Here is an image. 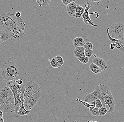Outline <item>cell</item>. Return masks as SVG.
<instances>
[{"mask_svg": "<svg viewBox=\"0 0 124 122\" xmlns=\"http://www.w3.org/2000/svg\"><path fill=\"white\" fill-rule=\"evenodd\" d=\"M85 49L83 47H76L74 50L73 52L75 57L78 58V57L85 56V54H84Z\"/></svg>", "mask_w": 124, "mask_h": 122, "instance_id": "15", "label": "cell"}, {"mask_svg": "<svg viewBox=\"0 0 124 122\" xmlns=\"http://www.w3.org/2000/svg\"><path fill=\"white\" fill-rule=\"evenodd\" d=\"M56 60L58 62V64L62 66L64 63V60L62 57L60 56H58L55 57Z\"/></svg>", "mask_w": 124, "mask_h": 122, "instance_id": "25", "label": "cell"}, {"mask_svg": "<svg viewBox=\"0 0 124 122\" xmlns=\"http://www.w3.org/2000/svg\"><path fill=\"white\" fill-rule=\"evenodd\" d=\"M77 101H79L80 102L82 103L85 107L86 108H89V107L91 106H94L95 105H91L90 103H88V102H86L84 101H82L81 99H79V98H78L77 99H76Z\"/></svg>", "mask_w": 124, "mask_h": 122, "instance_id": "27", "label": "cell"}, {"mask_svg": "<svg viewBox=\"0 0 124 122\" xmlns=\"http://www.w3.org/2000/svg\"><path fill=\"white\" fill-rule=\"evenodd\" d=\"M108 33L112 38L120 39L124 38V24L123 22H118L109 27Z\"/></svg>", "mask_w": 124, "mask_h": 122, "instance_id": "4", "label": "cell"}, {"mask_svg": "<svg viewBox=\"0 0 124 122\" xmlns=\"http://www.w3.org/2000/svg\"><path fill=\"white\" fill-rule=\"evenodd\" d=\"M94 121H93V120H90V121H87V122H93Z\"/></svg>", "mask_w": 124, "mask_h": 122, "instance_id": "40", "label": "cell"}, {"mask_svg": "<svg viewBox=\"0 0 124 122\" xmlns=\"http://www.w3.org/2000/svg\"><path fill=\"white\" fill-rule=\"evenodd\" d=\"M1 73L4 79L8 81L15 80L19 73V69L14 61H8L1 66Z\"/></svg>", "mask_w": 124, "mask_h": 122, "instance_id": "3", "label": "cell"}, {"mask_svg": "<svg viewBox=\"0 0 124 122\" xmlns=\"http://www.w3.org/2000/svg\"><path fill=\"white\" fill-rule=\"evenodd\" d=\"M51 0H43L42 5L47 6L50 4Z\"/></svg>", "mask_w": 124, "mask_h": 122, "instance_id": "31", "label": "cell"}, {"mask_svg": "<svg viewBox=\"0 0 124 122\" xmlns=\"http://www.w3.org/2000/svg\"><path fill=\"white\" fill-rule=\"evenodd\" d=\"M110 90V89L108 86L100 84L95 88L93 92L84 96L81 100L89 103L94 101L96 99H100L102 103L103 107H105L106 105L103 101V97L107 92Z\"/></svg>", "mask_w": 124, "mask_h": 122, "instance_id": "2", "label": "cell"}, {"mask_svg": "<svg viewBox=\"0 0 124 122\" xmlns=\"http://www.w3.org/2000/svg\"><path fill=\"white\" fill-rule=\"evenodd\" d=\"M10 39V35L8 31L0 25V45L5 41Z\"/></svg>", "mask_w": 124, "mask_h": 122, "instance_id": "13", "label": "cell"}, {"mask_svg": "<svg viewBox=\"0 0 124 122\" xmlns=\"http://www.w3.org/2000/svg\"><path fill=\"white\" fill-rule=\"evenodd\" d=\"M95 102V107L98 109L100 108L101 107H103L102 103L100 99H97L94 101Z\"/></svg>", "mask_w": 124, "mask_h": 122, "instance_id": "28", "label": "cell"}, {"mask_svg": "<svg viewBox=\"0 0 124 122\" xmlns=\"http://www.w3.org/2000/svg\"><path fill=\"white\" fill-rule=\"evenodd\" d=\"M84 11L85 9L83 7L79 5H77L75 11V17L76 18H81V16L84 12Z\"/></svg>", "mask_w": 124, "mask_h": 122, "instance_id": "17", "label": "cell"}, {"mask_svg": "<svg viewBox=\"0 0 124 122\" xmlns=\"http://www.w3.org/2000/svg\"><path fill=\"white\" fill-rule=\"evenodd\" d=\"M41 96V92L39 91L23 99L24 107L25 109L27 111H31L38 102Z\"/></svg>", "mask_w": 124, "mask_h": 122, "instance_id": "5", "label": "cell"}, {"mask_svg": "<svg viewBox=\"0 0 124 122\" xmlns=\"http://www.w3.org/2000/svg\"><path fill=\"white\" fill-rule=\"evenodd\" d=\"M0 25L8 31L12 41H17L24 35L25 24L20 17H17L15 14L7 13L0 15Z\"/></svg>", "mask_w": 124, "mask_h": 122, "instance_id": "1", "label": "cell"}, {"mask_svg": "<svg viewBox=\"0 0 124 122\" xmlns=\"http://www.w3.org/2000/svg\"><path fill=\"white\" fill-rule=\"evenodd\" d=\"M24 85L25 91L23 95V99L41 91L39 85L33 81H28Z\"/></svg>", "mask_w": 124, "mask_h": 122, "instance_id": "6", "label": "cell"}, {"mask_svg": "<svg viewBox=\"0 0 124 122\" xmlns=\"http://www.w3.org/2000/svg\"><path fill=\"white\" fill-rule=\"evenodd\" d=\"M76 7V4L74 2H72L67 5V11L70 17H75V11Z\"/></svg>", "mask_w": 124, "mask_h": 122, "instance_id": "14", "label": "cell"}, {"mask_svg": "<svg viewBox=\"0 0 124 122\" xmlns=\"http://www.w3.org/2000/svg\"><path fill=\"white\" fill-rule=\"evenodd\" d=\"M63 3L65 5L67 6L69 4L72 3V2H74L76 0H61Z\"/></svg>", "mask_w": 124, "mask_h": 122, "instance_id": "30", "label": "cell"}, {"mask_svg": "<svg viewBox=\"0 0 124 122\" xmlns=\"http://www.w3.org/2000/svg\"><path fill=\"white\" fill-rule=\"evenodd\" d=\"M91 113L93 116H100L99 112V109L95 107L93 109Z\"/></svg>", "mask_w": 124, "mask_h": 122, "instance_id": "26", "label": "cell"}, {"mask_svg": "<svg viewBox=\"0 0 124 122\" xmlns=\"http://www.w3.org/2000/svg\"><path fill=\"white\" fill-rule=\"evenodd\" d=\"M95 107V106H91V107H89V110H90V112L91 113V111L93 110V109Z\"/></svg>", "mask_w": 124, "mask_h": 122, "instance_id": "35", "label": "cell"}, {"mask_svg": "<svg viewBox=\"0 0 124 122\" xmlns=\"http://www.w3.org/2000/svg\"><path fill=\"white\" fill-rule=\"evenodd\" d=\"M31 111H27L25 109L24 107L23 100H22L21 102V108L19 109L18 112L17 114L20 116H24L25 115H27L30 113Z\"/></svg>", "mask_w": 124, "mask_h": 122, "instance_id": "18", "label": "cell"}, {"mask_svg": "<svg viewBox=\"0 0 124 122\" xmlns=\"http://www.w3.org/2000/svg\"><path fill=\"white\" fill-rule=\"evenodd\" d=\"M21 13L20 12L18 11L16 13L15 15V16L17 17H19L21 16Z\"/></svg>", "mask_w": 124, "mask_h": 122, "instance_id": "32", "label": "cell"}, {"mask_svg": "<svg viewBox=\"0 0 124 122\" xmlns=\"http://www.w3.org/2000/svg\"><path fill=\"white\" fill-rule=\"evenodd\" d=\"M3 112L0 110V118H3Z\"/></svg>", "mask_w": 124, "mask_h": 122, "instance_id": "36", "label": "cell"}, {"mask_svg": "<svg viewBox=\"0 0 124 122\" xmlns=\"http://www.w3.org/2000/svg\"><path fill=\"white\" fill-rule=\"evenodd\" d=\"M78 60L84 64H86L89 62V58L86 57L84 56L78 58Z\"/></svg>", "mask_w": 124, "mask_h": 122, "instance_id": "21", "label": "cell"}, {"mask_svg": "<svg viewBox=\"0 0 124 122\" xmlns=\"http://www.w3.org/2000/svg\"><path fill=\"white\" fill-rule=\"evenodd\" d=\"M83 47L85 49H93V44L92 43L87 42L85 43V44L83 46Z\"/></svg>", "mask_w": 124, "mask_h": 122, "instance_id": "24", "label": "cell"}, {"mask_svg": "<svg viewBox=\"0 0 124 122\" xmlns=\"http://www.w3.org/2000/svg\"><path fill=\"white\" fill-rule=\"evenodd\" d=\"M116 47V44L115 43H111L110 45V49H114Z\"/></svg>", "mask_w": 124, "mask_h": 122, "instance_id": "33", "label": "cell"}, {"mask_svg": "<svg viewBox=\"0 0 124 122\" xmlns=\"http://www.w3.org/2000/svg\"><path fill=\"white\" fill-rule=\"evenodd\" d=\"M14 97L12 91L8 86L0 90V101Z\"/></svg>", "mask_w": 124, "mask_h": 122, "instance_id": "11", "label": "cell"}, {"mask_svg": "<svg viewBox=\"0 0 124 122\" xmlns=\"http://www.w3.org/2000/svg\"><path fill=\"white\" fill-rule=\"evenodd\" d=\"M4 120L3 118H0V122H4Z\"/></svg>", "mask_w": 124, "mask_h": 122, "instance_id": "38", "label": "cell"}, {"mask_svg": "<svg viewBox=\"0 0 124 122\" xmlns=\"http://www.w3.org/2000/svg\"><path fill=\"white\" fill-rule=\"evenodd\" d=\"M15 80L17 83L19 85H21L23 84V81L22 80V79H21V77L19 76H18L16 78Z\"/></svg>", "mask_w": 124, "mask_h": 122, "instance_id": "29", "label": "cell"}, {"mask_svg": "<svg viewBox=\"0 0 124 122\" xmlns=\"http://www.w3.org/2000/svg\"><path fill=\"white\" fill-rule=\"evenodd\" d=\"M36 0V2L38 4L42 3L43 0Z\"/></svg>", "mask_w": 124, "mask_h": 122, "instance_id": "34", "label": "cell"}, {"mask_svg": "<svg viewBox=\"0 0 124 122\" xmlns=\"http://www.w3.org/2000/svg\"><path fill=\"white\" fill-rule=\"evenodd\" d=\"M109 28H108L107 29V34L108 39L110 40L111 43H115L116 44V48L118 50L124 53V39L122 38L120 39L112 38L110 35L108 33Z\"/></svg>", "mask_w": 124, "mask_h": 122, "instance_id": "10", "label": "cell"}, {"mask_svg": "<svg viewBox=\"0 0 124 122\" xmlns=\"http://www.w3.org/2000/svg\"><path fill=\"white\" fill-rule=\"evenodd\" d=\"M93 63L100 68L101 71H105L108 68L106 61L100 57H95L92 59Z\"/></svg>", "mask_w": 124, "mask_h": 122, "instance_id": "12", "label": "cell"}, {"mask_svg": "<svg viewBox=\"0 0 124 122\" xmlns=\"http://www.w3.org/2000/svg\"><path fill=\"white\" fill-rule=\"evenodd\" d=\"M103 99L106 105H107L109 107L108 112H113L115 109V103L110 90L104 94L103 97Z\"/></svg>", "mask_w": 124, "mask_h": 122, "instance_id": "9", "label": "cell"}, {"mask_svg": "<svg viewBox=\"0 0 124 122\" xmlns=\"http://www.w3.org/2000/svg\"><path fill=\"white\" fill-rule=\"evenodd\" d=\"M90 70L93 73L95 74H98L101 73V70L100 68L93 63L91 64L89 66Z\"/></svg>", "mask_w": 124, "mask_h": 122, "instance_id": "19", "label": "cell"}, {"mask_svg": "<svg viewBox=\"0 0 124 122\" xmlns=\"http://www.w3.org/2000/svg\"><path fill=\"white\" fill-rule=\"evenodd\" d=\"M97 122V121H94V122Z\"/></svg>", "mask_w": 124, "mask_h": 122, "instance_id": "41", "label": "cell"}, {"mask_svg": "<svg viewBox=\"0 0 124 122\" xmlns=\"http://www.w3.org/2000/svg\"><path fill=\"white\" fill-rule=\"evenodd\" d=\"M93 53V49H85L84 50V54L86 57L90 58L92 56Z\"/></svg>", "mask_w": 124, "mask_h": 122, "instance_id": "22", "label": "cell"}, {"mask_svg": "<svg viewBox=\"0 0 124 122\" xmlns=\"http://www.w3.org/2000/svg\"><path fill=\"white\" fill-rule=\"evenodd\" d=\"M84 6L85 7V11L81 16V17L83 19L84 23L86 25H91L93 27H95L98 26L97 24H95L91 20L89 16V15L93 14V13H89V9L91 8V5L88 2H84Z\"/></svg>", "mask_w": 124, "mask_h": 122, "instance_id": "8", "label": "cell"}, {"mask_svg": "<svg viewBox=\"0 0 124 122\" xmlns=\"http://www.w3.org/2000/svg\"><path fill=\"white\" fill-rule=\"evenodd\" d=\"M39 6H40V7H41V6H42V4H39Z\"/></svg>", "mask_w": 124, "mask_h": 122, "instance_id": "39", "label": "cell"}, {"mask_svg": "<svg viewBox=\"0 0 124 122\" xmlns=\"http://www.w3.org/2000/svg\"><path fill=\"white\" fill-rule=\"evenodd\" d=\"M92 2H99L101 0H91Z\"/></svg>", "mask_w": 124, "mask_h": 122, "instance_id": "37", "label": "cell"}, {"mask_svg": "<svg viewBox=\"0 0 124 122\" xmlns=\"http://www.w3.org/2000/svg\"><path fill=\"white\" fill-rule=\"evenodd\" d=\"M99 112L100 116H103L106 114L108 112L107 109L105 107H102L99 109Z\"/></svg>", "mask_w": 124, "mask_h": 122, "instance_id": "23", "label": "cell"}, {"mask_svg": "<svg viewBox=\"0 0 124 122\" xmlns=\"http://www.w3.org/2000/svg\"><path fill=\"white\" fill-rule=\"evenodd\" d=\"M87 0V1H90V0Z\"/></svg>", "mask_w": 124, "mask_h": 122, "instance_id": "42", "label": "cell"}, {"mask_svg": "<svg viewBox=\"0 0 124 122\" xmlns=\"http://www.w3.org/2000/svg\"><path fill=\"white\" fill-rule=\"evenodd\" d=\"M0 109L5 113L14 112L15 104L14 97L0 101Z\"/></svg>", "mask_w": 124, "mask_h": 122, "instance_id": "7", "label": "cell"}, {"mask_svg": "<svg viewBox=\"0 0 124 122\" xmlns=\"http://www.w3.org/2000/svg\"><path fill=\"white\" fill-rule=\"evenodd\" d=\"M50 64L51 66L53 68L60 69L62 67L58 63V62L56 60L55 57H53L52 59L51 60V61H50Z\"/></svg>", "mask_w": 124, "mask_h": 122, "instance_id": "20", "label": "cell"}, {"mask_svg": "<svg viewBox=\"0 0 124 122\" xmlns=\"http://www.w3.org/2000/svg\"><path fill=\"white\" fill-rule=\"evenodd\" d=\"M73 43L75 47H83L85 43L83 39L80 37H77L74 39L73 40Z\"/></svg>", "mask_w": 124, "mask_h": 122, "instance_id": "16", "label": "cell"}]
</instances>
